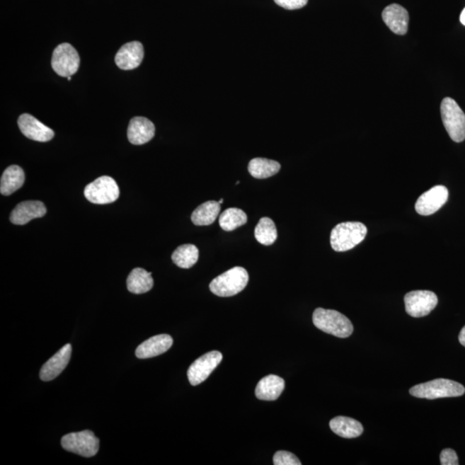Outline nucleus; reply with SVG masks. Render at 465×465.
I'll use <instances>...</instances> for the list:
<instances>
[{
    "mask_svg": "<svg viewBox=\"0 0 465 465\" xmlns=\"http://www.w3.org/2000/svg\"><path fill=\"white\" fill-rule=\"evenodd\" d=\"M367 228L359 222H348L333 229L330 243L336 252H347L355 248L367 236Z\"/></svg>",
    "mask_w": 465,
    "mask_h": 465,
    "instance_id": "1",
    "label": "nucleus"
},
{
    "mask_svg": "<svg viewBox=\"0 0 465 465\" xmlns=\"http://www.w3.org/2000/svg\"><path fill=\"white\" fill-rule=\"evenodd\" d=\"M313 323L321 331L338 338H348L353 332L351 321L336 310L316 309L313 314Z\"/></svg>",
    "mask_w": 465,
    "mask_h": 465,
    "instance_id": "2",
    "label": "nucleus"
},
{
    "mask_svg": "<svg viewBox=\"0 0 465 465\" xmlns=\"http://www.w3.org/2000/svg\"><path fill=\"white\" fill-rule=\"evenodd\" d=\"M409 393L417 398L435 400L463 396L465 388L458 381L439 379L415 385L411 389Z\"/></svg>",
    "mask_w": 465,
    "mask_h": 465,
    "instance_id": "3",
    "label": "nucleus"
},
{
    "mask_svg": "<svg viewBox=\"0 0 465 465\" xmlns=\"http://www.w3.org/2000/svg\"><path fill=\"white\" fill-rule=\"evenodd\" d=\"M248 271L241 266H236L214 278L209 284V289L218 297H233L243 291L248 284Z\"/></svg>",
    "mask_w": 465,
    "mask_h": 465,
    "instance_id": "4",
    "label": "nucleus"
},
{
    "mask_svg": "<svg viewBox=\"0 0 465 465\" xmlns=\"http://www.w3.org/2000/svg\"><path fill=\"white\" fill-rule=\"evenodd\" d=\"M441 117L449 136L455 142L465 139V114L454 99L446 98L441 103Z\"/></svg>",
    "mask_w": 465,
    "mask_h": 465,
    "instance_id": "5",
    "label": "nucleus"
},
{
    "mask_svg": "<svg viewBox=\"0 0 465 465\" xmlns=\"http://www.w3.org/2000/svg\"><path fill=\"white\" fill-rule=\"evenodd\" d=\"M62 446L67 452L91 458L98 452L99 440L89 430L71 432L62 437Z\"/></svg>",
    "mask_w": 465,
    "mask_h": 465,
    "instance_id": "6",
    "label": "nucleus"
},
{
    "mask_svg": "<svg viewBox=\"0 0 465 465\" xmlns=\"http://www.w3.org/2000/svg\"><path fill=\"white\" fill-rule=\"evenodd\" d=\"M84 194L86 200L93 204L107 205L117 200L120 190L114 178L102 176L87 185Z\"/></svg>",
    "mask_w": 465,
    "mask_h": 465,
    "instance_id": "7",
    "label": "nucleus"
},
{
    "mask_svg": "<svg viewBox=\"0 0 465 465\" xmlns=\"http://www.w3.org/2000/svg\"><path fill=\"white\" fill-rule=\"evenodd\" d=\"M79 64L78 52L69 43H62L54 50L51 65L59 76L71 77L77 73Z\"/></svg>",
    "mask_w": 465,
    "mask_h": 465,
    "instance_id": "8",
    "label": "nucleus"
},
{
    "mask_svg": "<svg viewBox=\"0 0 465 465\" xmlns=\"http://www.w3.org/2000/svg\"><path fill=\"white\" fill-rule=\"evenodd\" d=\"M404 303L409 316L424 317L435 309L438 304V297L430 291H413L405 295Z\"/></svg>",
    "mask_w": 465,
    "mask_h": 465,
    "instance_id": "9",
    "label": "nucleus"
},
{
    "mask_svg": "<svg viewBox=\"0 0 465 465\" xmlns=\"http://www.w3.org/2000/svg\"><path fill=\"white\" fill-rule=\"evenodd\" d=\"M222 360V353L218 351H212L207 352L206 355L194 361L188 372L190 384L193 386L202 384L208 379Z\"/></svg>",
    "mask_w": 465,
    "mask_h": 465,
    "instance_id": "10",
    "label": "nucleus"
},
{
    "mask_svg": "<svg viewBox=\"0 0 465 465\" xmlns=\"http://www.w3.org/2000/svg\"><path fill=\"white\" fill-rule=\"evenodd\" d=\"M446 186L437 185L421 195L415 204L416 212L421 216H430L438 212L448 200Z\"/></svg>",
    "mask_w": 465,
    "mask_h": 465,
    "instance_id": "11",
    "label": "nucleus"
},
{
    "mask_svg": "<svg viewBox=\"0 0 465 465\" xmlns=\"http://www.w3.org/2000/svg\"><path fill=\"white\" fill-rule=\"evenodd\" d=\"M20 130L25 137L35 142H46L52 140L54 132L30 114H23L18 118Z\"/></svg>",
    "mask_w": 465,
    "mask_h": 465,
    "instance_id": "12",
    "label": "nucleus"
},
{
    "mask_svg": "<svg viewBox=\"0 0 465 465\" xmlns=\"http://www.w3.org/2000/svg\"><path fill=\"white\" fill-rule=\"evenodd\" d=\"M71 355V345L67 344L42 365L40 371V379L45 381L54 380L64 371Z\"/></svg>",
    "mask_w": 465,
    "mask_h": 465,
    "instance_id": "13",
    "label": "nucleus"
},
{
    "mask_svg": "<svg viewBox=\"0 0 465 465\" xmlns=\"http://www.w3.org/2000/svg\"><path fill=\"white\" fill-rule=\"evenodd\" d=\"M47 209L40 201H25L20 202L11 214L10 220L16 225H25L35 218L45 217Z\"/></svg>",
    "mask_w": 465,
    "mask_h": 465,
    "instance_id": "14",
    "label": "nucleus"
},
{
    "mask_svg": "<svg viewBox=\"0 0 465 465\" xmlns=\"http://www.w3.org/2000/svg\"><path fill=\"white\" fill-rule=\"evenodd\" d=\"M143 57L144 50L142 43L131 42L126 43L119 50L115 62L122 70H132L141 65Z\"/></svg>",
    "mask_w": 465,
    "mask_h": 465,
    "instance_id": "15",
    "label": "nucleus"
},
{
    "mask_svg": "<svg viewBox=\"0 0 465 465\" xmlns=\"http://www.w3.org/2000/svg\"><path fill=\"white\" fill-rule=\"evenodd\" d=\"M381 18L392 33L400 35L408 33L409 16L404 7L397 4H392L385 8Z\"/></svg>",
    "mask_w": 465,
    "mask_h": 465,
    "instance_id": "16",
    "label": "nucleus"
},
{
    "mask_svg": "<svg viewBox=\"0 0 465 465\" xmlns=\"http://www.w3.org/2000/svg\"><path fill=\"white\" fill-rule=\"evenodd\" d=\"M173 338L168 335H160L150 338L137 348L138 359H150L163 355L172 348Z\"/></svg>",
    "mask_w": 465,
    "mask_h": 465,
    "instance_id": "17",
    "label": "nucleus"
},
{
    "mask_svg": "<svg viewBox=\"0 0 465 465\" xmlns=\"http://www.w3.org/2000/svg\"><path fill=\"white\" fill-rule=\"evenodd\" d=\"M155 134L154 123L148 118L137 117L131 119L128 139L134 145H142L152 140Z\"/></svg>",
    "mask_w": 465,
    "mask_h": 465,
    "instance_id": "18",
    "label": "nucleus"
},
{
    "mask_svg": "<svg viewBox=\"0 0 465 465\" xmlns=\"http://www.w3.org/2000/svg\"><path fill=\"white\" fill-rule=\"evenodd\" d=\"M285 381L276 375H268L262 379L257 384L256 395L258 399L263 401H275L284 391Z\"/></svg>",
    "mask_w": 465,
    "mask_h": 465,
    "instance_id": "19",
    "label": "nucleus"
},
{
    "mask_svg": "<svg viewBox=\"0 0 465 465\" xmlns=\"http://www.w3.org/2000/svg\"><path fill=\"white\" fill-rule=\"evenodd\" d=\"M329 426L335 435L345 439L357 438L364 432V427L360 421L345 416H338L332 419Z\"/></svg>",
    "mask_w": 465,
    "mask_h": 465,
    "instance_id": "20",
    "label": "nucleus"
},
{
    "mask_svg": "<svg viewBox=\"0 0 465 465\" xmlns=\"http://www.w3.org/2000/svg\"><path fill=\"white\" fill-rule=\"evenodd\" d=\"M25 180V175L23 170L18 166H11L2 175L0 193L4 196H9L21 188Z\"/></svg>",
    "mask_w": 465,
    "mask_h": 465,
    "instance_id": "21",
    "label": "nucleus"
},
{
    "mask_svg": "<svg viewBox=\"0 0 465 465\" xmlns=\"http://www.w3.org/2000/svg\"><path fill=\"white\" fill-rule=\"evenodd\" d=\"M154 286L152 272L142 268H134L127 278V287L134 294L149 292Z\"/></svg>",
    "mask_w": 465,
    "mask_h": 465,
    "instance_id": "22",
    "label": "nucleus"
},
{
    "mask_svg": "<svg viewBox=\"0 0 465 465\" xmlns=\"http://www.w3.org/2000/svg\"><path fill=\"white\" fill-rule=\"evenodd\" d=\"M221 212L219 202L208 201L198 206L192 214V221L197 226H208L214 224Z\"/></svg>",
    "mask_w": 465,
    "mask_h": 465,
    "instance_id": "23",
    "label": "nucleus"
},
{
    "mask_svg": "<svg viewBox=\"0 0 465 465\" xmlns=\"http://www.w3.org/2000/svg\"><path fill=\"white\" fill-rule=\"evenodd\" d=\"M280 163L265 158L253 159L248 165L249 173L253 178H260V180L273 176L280 172Z\"/></svg>",
    "mask_w": 465,
    "mask_h": 465,
    "instance_id": "24",
    "label": "nucleus"
},
{
    "mask_svg": "<svg viewBox=\"0 0 465 465\" xmlns=\"http://www.w3.org/2000/svg\"><path fill=\"white\" fill-rule=\"evenodd\" d=\"M200 258V250L193 244L178 246L172 256L173 263L183 269H189L197 263Z\"/></svg>",
    "mask_w": 465,
    "mask_h": 465,
    "instance_id": "25",
    "label": "nucleus"
},
{
    "mask_svg": "<svg viewBox=\"0 0 465 465\" xmlns=\"http://www.w3.org/2000/svg\"><path fill=\"white\" fill-rule=\"evenodd\" d=\"M246 222H248V216L243 210L238 208L226 209L219 217L220 226L226 232L233 231Z\"/></svg>",
    "mask_w": 465,
    "mask_h": 465,
    "instance_id": "26",
    "label": "nucleus"
},
{
    "mask_svg": "<svg viewBox=\"0 0 465 465\" xmlns=\"http://www.w3.org/2000/svg\"><path fill=\"white\" fill-rule=\"evenodd\" d=\"M254 236L258 242L264 246H271L276 241L277 230L271 218H261L254 230Z\"/></svg>",
    "mask_w": 465,
    "mask_h": 465,
    "instance_id": "27",
    "label": "nucleus"
},
{
    "mask_svg": "<svg viewBox=\"0 0 465 465\" xmlns=\"http://www.w3.org/2000/svg\"><path fill=\"white\" fill-rule=\"evenodd\" d=\"M273 464L275 465H301L300 460L293 453L280 451L273 457Z\"/></svg>",
    "mask_w": 465,
    "mask_h": 465,
    "instance_id": "28",
    "label": "nucleus"
},
{
    "mask_svg": "<svg viewBox=\"0 0 465 465\" xmlns=\"http://www.w3.org/2000/svg\"><path fill=\"white\" fill-rule=\"evenodd\" d=\"M440 464L442 465H458L459 464L458 455L452 449H444L440 453Z\"/></svg>",
    "mask_w": 465,
    "mask_h": 465,
    "instance_id": "29",
    "label": "nucleus"
},
{
    "mask_svg": "<svg viewBox=\"0 0 465 465\" xmlns=\"http://www.w3.org/2000/svg\"><path fill=\"white\" fill-rule=\"evenodd\" d=\"M277 6L285 8L286 10H297L304 7L308 4V0H274Z\"/></svg>",
    "mask_w": 465,
    "mask_h": 465,
    "instance_id": "30",
    "label": "nucleus"
},
{
    "mask_svg": "<svg viewBox=\"0 0 465 465\" xmlns=\"http://www.w3.org/2000/svg\"><path fill=\"white\" fill-rule=\"evenodd\" d=\"M459 343H461V345H464V347L465 348V326L462 328V330H461V332H460L459 336Z\"/></svg>",
    "mask_w": 465,
    "mask_h": 465,
    "instance_id": "31",
    "label": "nucleus"
},
{
    "mask_svg": "<svg viewBox=\"0 0 465 465\" xmlns=\"http://www.w3.org/2000/svg\"><path fill=\"white\" fill-rule=\"evenodd\" d=\"M460 22L465 26V8L462 11V13L460 15Z\"/></svg>",
    "mask_w": 465,
    "mask_h": 465,
    "instance_id": "32",
    "label": "nucleus"
},
{
    "mask_svg": "<svg viewBox=\"0 0 465 465\" xmlns=\"http://www.w3.org/2000/svg\"><path fill=\"white\" fill-rule=\"evenodd\" d=\"M224 198H222V200H220V201H219V204L222 205V202H224Z\"/></svg>",
    "mask_w": 465,
    "mask_h": 465,
    "instance_id": "33",
    "label": "nucleus"
},
{
    "mask_svg": "<svg viewBox=\"0 0 465 465\" xmlns=\"http://www.w3.org/2000/svg\"><path fill=\"white\" fill-rule=\"evenodd\" d=\"M67 81H71V77H67Z\"/></svg>",
    "mask_w": 465,
    "mask_h": 465,
    "instance_id": "34",
    "label": "nucleus"
}]
</instances>
